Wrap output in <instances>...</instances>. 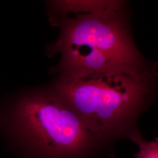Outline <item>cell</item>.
<instances>
[{
	"instance_id": "obj_2",
	"label": "cell",
	"mask_w": 158,
	"mask_h": 158,
	"mask_svg": "<svg viewBox=\"0 0 158 158\" xmlns=\"http://www.w3.org/2000/svg\"><path fill=\"white\" fill-rule=\"evenodd\" d=\"M121 12L79 14L64 23L56 44L63 76L79 78L141 71L140 57Z\"/></svg>"
},
{
	"instance_id": "obj_1",
	"label": "cell",
	"mask_w": 158,
	"mask_h": 158,
	"mask_svg": "<svg viewBox=\"0 0 158 158\" xmlns=\"http://www.w3.org/2000/svg\"><path fill=\"white\" fill-rule=\"evenodd\" d=\"M142 73L63 76L56 87L59 98L76 113L100 141L130 138L148 91Z\"/></svg>"
},
{
	"instance_id": "obj_3",
	"label": "cell",
	"mask_w": 158,
	"mask_h": 158,
	"mask_svg": "<svg viewBox=\"0 0 158 158\" xmlns=\"http://www.w3.org/2000/svg\"><path fill=\"white\" fill-rule=\"evenodd\" d=\"M13 121L23 140L46 158H79L101 142L59 97L24 98L17 105Z\"/></svg>"
},
{
	"instance_id": "obj_5",
	"label": "cell",
	"mask_w": 158,
	"mask_h": 158,
	"mask_svg": "<svg viewBox=\"0 0 158 158\" xmlns=\"http://www.w3.org/2000/svg\"><path fill=\"white\" fill-rule=\"evenodd\" d=\"M129 139L138 147V151L135 154V158H158V138H155L152 141H144L138 130Z\"/></svg>"
},
{
	"instance_id": "obj_4",
	"label": "cell",
	"mask_w": 158,
	"mask_h": 158,
	"mask_svg": "<svg viewBox=\"0 0 158 158\" xmlns=\"http://www.w3.org/2000/svg\"><path fill=\"white\" fill-rule=\"evenodd\" d=\"M52 4L63 14L71 12L78 15L120 12L123 4L118 1H55Z\"/></svg>"
}]
</instances>
